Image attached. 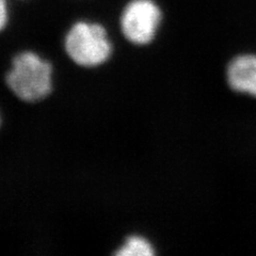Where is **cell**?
I'll return each mask as SVG.
<instances>
[{"label": "cell", "mask_w": 256, "mask_h": 256, "mask_svg": "<svg viewBox=\"0 0 256 256\" xmlns=\"http://www.w3.org/2000/svg\"><path fill=\"white\" fill-rule=\"evenodd\" d=\"M226 79L232 90L256 98V56L240 54L230 60Z\"/></svg>", "instance_id": "cell-4"}, {"label": "cell", "mask_w": 256, "mask_h": 256, "mask_svg": "<svg viewBox=\"0 0 256 256\" xmlns=\"http://www.w3.org/2000/svg\"><path fill=\"white\" fill-rule=\"evenodd\" d=\"M162 13L154 0H130L121 14L120 25L128 42L148 45L155 38Z\"/></svg>", "instance_id": "cell-3"}, {"label": "cell", "mask_w": 256, "mask_h": 256, "mask_svg": "<svg viewBox=\"0 0 256 256\" xmlns=\"http://www.w3.org/2000/svg\"><path fill=\"white\" fill-rule=\"evenodd\" d=\"M0 122H2V120H0Z\"/></svg>", "instance_id": "cell-7"}, {"label": "cell", "mask_w": 256, "mask_h": 256, "mask_svg": "<svg viewBox=\"0 0 256 256\" xmlns=\"http://www.w3.org/2000/svg\"><path fill=\"white\" fill-rule=\"evenodd\" d=\"M154 254V248L148 240L137 235L128 237L116 252V256H152Z\"/></svg>", "instance_id": "cell-5"}, {"label": "cell", "mask_w": 256, "mask_h": 256, "mask_svg": "<svg viewBox=\"0 0 256 256\" xmlns=\"http://www.w3.org/2000/svg\"><path fill=\"white\" fill-rule=\"evenodd\" d=\"M64 48L70 60L82 68H96L112 54L106 29L100 24L77 22L64 38Z\"/></svg>", "instance_id": "cell-2"}, {"label": "cell", "mask_w": 256, "mask_h": 256, "mask_svg": "<svg viewBox=\"0 0 256 256\" xmlns=\"http://www.w3.org/2000/svg\"><path fill=\"white\" fill-rule=\"evenodd\" d=\"M9 22V6L6 0H0V32L8 25Z\"/></svg>", "instance_id": "cell-6"}, {"label": "cell", "mask_w": 256, "mask_h": 256, "mask_svg": "<svg viewBox=\"0 0 256 256\" xmlns=\"http://www.w3.org/2000/svg\"><path fill=\"white\" fill-rule=\"evenodd\" d=\"M6 82L20 100L40 102L52 90V66L38 54L24 52L14 57Z\"/></svg>", "instance_id": "cell-1"}]
</instances>
